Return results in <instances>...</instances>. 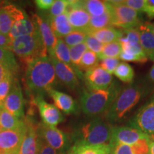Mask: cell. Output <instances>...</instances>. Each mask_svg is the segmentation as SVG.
Returning a JSON list of instances; mask_svg holds the SVG:
<instances>
[{"instance_id":"6da1fadb","label":"cell","mask_w":154,"mask_h":154,"mask_svg":"<svg viewBox=\"0 0 154 154\" xmlns=\"http://www.w3.org/2000/svg\"><path fill=\"white\" fill-rule=\"evenodd\" d=\"M25 64V84L34 96H43L56 85L57 77L50 58L38 57Z\"/></svg>"},{"instance_id":"7a4b0ae2","label":"cell","mask_w":154,"mask_h":154,"mask_svg":"<svg viewBox=\"0 0 154 154\" xmlns=\"http://www.w3.org/2000/svg\"><path fill=\"white\" fill-rule=\"evenodd\" d=\"M121 90V86L115 81L105 89L87 88L84 90L81 96V108L83 113L94 118L104 115L110 109Z\"/></svg>"},{"instance_id":"3957f363","label":"cell","mask_w":154,"mask_h":154,"mask_svg":"<svg viewBox=\"0 0 154 154\" xmlns=\"http://www.w3.org/2000/svg\"><path fill=\"white\" fill-rule=\"evenodd\" d=\"M146 87L138 83H132L121 90L103 119L110 124L121 122L139 103L146 94Z\"/></svg>"},{"instance_id":"277c9868","label":"cell","mask_w":154,"mask_h":154,"mask_svg":"<svg viewBox=\"0 0 154 154\" xmlns=\"http://www.w3.org/2000/svg\"><path fill=\"white\" fill-rule=\"evenodd\" d=\"M112 128L104 119L96 117L81 127L76 134L75 143L94 146L110 144Z\"/></svg>"},{"instance_id":"5b68a950","label":"cell","mask_w":154,"mask_h":154,"mask_svg":"<svg viewBox=\"0 0 154 154\" xmlns=\"http://www.w3.org/2000/svg\"><path fill=\"white\" fill-rule=\"evenodd\" d=\"M9 51L21 58L24 63L38 57H47V50L38 30L31 35L11 40Z\"/></svg>"},{"instance_id":"8992f818","label":"cell","mask_w":154,"mask_h":154,"mask_svg":"<svg viewBox=\"0 0 154 154\" xmlns=\"http://www.w3.org/2000/svg\"><path fill=\"white\" fill-rule=\"evenodd\" d=\"M112 7L113 26L120 29L138 28L141 24L140 13L123 4V1H109Z\"/></svg>"},{"instance_id":"52a82bcc","label":"cell","mask_w":154,"mask_h":154,"mask_svg":"<svg viewBox=\"0 0 154 154\" xmlns=\"http://www.w3.org/2000/svg\"><path fill=\"white\" fill-rule=\"evenodd\" d=\"M128 124L140 131L151 139L154 138V95L138 109Z\"/></svg>"},{"instance_id":"ba28073f","label":"cell","mask_w":154,"mask_h":154,"mask_svg":"<svg viewBox=\"0 0 154 154\" xmlns=\"http://www.w3.org/2000/svg\"><path fill=\"white\" fill-rule=\"evenodd\" d=\"M37 132L39 137L48 145L61 153H66L70 147V140L66 134L57 128L44 124H38Z\"/></svg>"},{"instance_id":"9c48e42d","label":"cell","mask_w":154,"mask_h":154,"mask_svg":"<svg viewBox=\"0 0 154 154\" xmlns=\"http://www.w3.org/2000/svg\"><path fill=\"white\" fill-rule=\"evenodd\" d=\"M66 14L74 30L82 31L86 33L91 16L83 7L82 1H68Z\"/></svg>"},{"instance_id":"30bf717a","label":"cell","mask_w":154,"mask_h":154,"mask_svg":"<svg viewBox=\"0 0 154 154\" xmlns=\"http://www.w3.org/2000/svg\"><path fill=\"white\" fill-rule=\"evenodd\" d=\"M23 119L26 125V132L19 154H38L41 143V138L37 132L38 124H34L30 117H24Z\"/></svg>"},{"instance_id":"8fae6325","label":"cell","mask_w":154,"mask_h":154,"mask_svg":"<svg viewBox=\"0 0 154 154\" xmlns=\"http://www.w3.org/2000/svg\"><path fill=\"white\" fill-rule=\"evenodd\" d=\"M33 103L38 108L42 122L51 126H56L64 121V116L55 105L47 103L43 96L34 97Z\"/></svg>"},{"instance_id":"7c38bea8","label":"cell","mask_w":154,"mask_h":154,"mask_svg":"<svg viewBox=\"0 0 154 154\" xmlns=\"http://www.w3.org/2000/svg\"><path fill=\"white\" fill-rule=\"evenodd\" d=\"M26 126L17 131H0V153L4 154H19L24 138Z\"/></svg>"},{"instance_id":"4fadbf2b","label":"cell","mask_w":154,"mask_h":154,"mask_svg":"<svg viewBox=\"0 0 154 154\" xmlns=\"http://www.w3.org/2000/svg\"><path fill=\"white\" fill-rule=\"evenodd\" d=\"M149 138L143 133L131 126H113L110 145L116 143L133 146L138 140Z\"/></svg>"},{"instance_id":"5bb4252c","label":"cell","mask_w":154,"mask_h":154,"mask_svg":"<svg viewBox=\"0 0 154 154\" xmlns=\"http://www.w3.org/2000/svg\"><path fill=\"white\" fill-rule=\"evenodd\" d=\"M84 81L89 89H105L113 84L112 74H109L99 65L90 69L84 75Z\"/></svg>"},{"instance_id":"9a60e30c","label":"cell","mask_w":154,"mask_h":154,"mask_svg":"<svg viewBox=\"0 0 154 154\" xmlns=\"http://www.w3.org/2000/svg\"><path fill=\"white\" fill-rule=\"evenodd\" d=\"M4 106L9 112L19 119H24V99L18 80L14 78L12 87L4 101Z\"/></svg>"},{"instance_id":"2e32d148","label":"cell","mask_w":154,"mask_h":154,"mask_svg":"<svg viewBox=\"0 0 154 154\" xmlns=\"http://www.w3.org/2000/svg\"><path fill=\"white\" fill-rule=\"evenodd\" d=\"M55 70L56 77L61 84L72 90H75L79 86L78 76L74 69L70 65L61 62L54 57L50 58Z\"/></svg>"},{"instance_id":"e0dca14e","label":"cell","mask_w":154,"mask_h":154,"mask_svg":"<svg viewBox=\"0 0 154 154\" xmlns=\"http://www.w3.org/2000/svg\"><path fill=\"white\" fill-rule=\"evenodd\" d=\"M33 19L47 52L49 53V58L54 57V50L58 38L54 33L47 20H44L37 14L33 15Z\"/></svg>"},{"instance_id":"ac0fdd59","label":"cell","mask_w":154,"mask_h":154,"mask_svg":"<svg viewBox=\"0 0 154 154\" xmlns=\"http://www.w3.org/2000/svg\"><path fill=\"white\" fill-rule=\"evenodd\" d=\"M26 15L24 11L12 5L0 8V33L9 35L14 22Z\"/></svg>"},{"instance_id":"d6986e66","label":"cell","mask_w":154,"mask_h":154,"mask_svg":"<svg viewBox=\"0 0 154 154\" xmlns=\"http://www.w3.org/2000/svg\"><path fill=\"white\" fill-rule=\"evenodd\" d=\"M47 94L54 102V105L66 114H73L78 112L79 106L76 101L71 96L51 88Z\"/></svg>"},{"instance_id":"ffe728a7","label":"cell","mask_w":154,"mask_h":154,"mask_svg":"<svg viewBox=\"0 0 154 154\" xmlns=\"http://www.w3.org/2000/svg\"><path fill=\"white\" fill-rule=\"evenodd\" d=\"M140 44L146 57L149 58L154 51L153 24L150 22H142L138 27Z\"/></svg>"},{"instance_id":"44dd1931","label":"cell","mask_w":154,"mask_h":154,"mask_svg":"<svg viewBox=\"0 0 154 154\" xmlns=\"http://www.w3.org/2000/svg\"><path fill=\"white\" fill-rule=\"evenodd\" d=\"M37 30L35 23L26 15L14 22L11 29L9 36L11 39H14L22 36L31 35L37 32Z\"/></svg>"},{"instance_id":"7402d4cb","label":"cell","mask_w":154,"mask_h":154,"mask_svg":"<svg viewBox=\"0 0 154 154\" xmlns=\"http://www.w3.org/2000/svg\"><path fill=\"white\" fill-rule=\"evenodd\" d=\"M47 22L57 38L64 37L74 30L69 23L66 13L54 17H48Z\"/></svg>"},{"instance_id":"603a6c76","label":"cell","mask_w":154,"mask_h":154,"mask_svg":"<svg viewBox=\"0 0 154 154\" xmlns=\"http://www.w3.org/2000/svg\"><path fill=\"white\" fill-rule=\"evenodd\" d=\"M26 126L24 119H19L9 112L4 105L0 107V131H17Z\"/></svg>"},{"instance_id":"cb8c5ba5","label":"cell","mask_w":154,"mask_h":154,"mask_svg":"<svg viewBox=\"0 0 154 154\" xmlns=\"http://www.w3.org/2000/svg\"><path fill=\"white\" fill-rule=\"evenodd\" d=\"M123 30L120 29L109 26L102 29L94 31L88 35H91L103 44L119 41L123 37Z\"/></svg>"},{"instance_id":"d4e9b609","label":"cell","mask_w":154,"mask_h":154,"mask_svg":"<svg viewBox=\"0 0 154 154\" xmlns=\"http://www.w3.org/2000/svg\"><path fill=\"white\" fill-rule=\"evenodd\" d=\"M109 26H113V13L111 3L110 8L104 14L99 17H91L86 34H88L94 31L102 29Z\"/></svg>"},{"instance_id":"484cf974","label":"cell","mask_w":154,"mask_h":154,"mask_svg":"<svg viewBox=\"0 0 154 154\" xmlns=\"http://www.w3.org/2000/svg\"><path fill=\"white\" fill-rule=\"evenodd\" d=\"M74 154H111V146L87 145L81 143H75L70 149Z\"/></svg>"},{"instance_id":"4316f807","label":"cell","mask_w":154,"mask_h":154,"mask_svg":"<svg viewBox=\"0 0 154 154\" xmlns=\"http://www.w3.org/2000/svg\"><path fill=\"white\" fill-rule=\"evenodd\" d=\"M82 4L84 9L91 17L101 16L106 12L110 8V3L109 1L87 0L82 1Z\"/></svg>"},{"instance_id":"83f0119b","label":"cell","mask_w":154,"mask_h":154,"mask_svg":"<svg viewBox=\"0 0 154 154\" xmlns=\"http://www.w3.org/2000/svg\"><path fill=\"white\" fill-rule=\"evenodd\" d=\"M113 74L122 82L132 84L134 80L135 73L133 67L126 62H121L116 69Z\"/></svg>"},{"instance_id":"f1b7e54d","label":"cell","mask_w":154,"mask_h":154,"mask_svg":"<svg viewBox=\"0 0 154 154\" xmlns=\"http://www.w3.org/2000/svg\"><path fill=\"white\" fill-rule=\"evenodd\" d=\"M87 50L88 48L85 43H82L74 47H70V59L72 66L74 69L76 74L80 75V76H82V74L79 71V67L82 57Z\"/></svg>"},{"instance_id":"f546056e","label":"cell","mask_w":154,"mask_h":154,"mask_svg":"<svg viewBox=\"0 0 154 154\" xmlns=\"http://www.w3.org/2000/svg\"><path fill=\"white\" fill-rule=\"evenodd\" d=\"M0 64L8 69L14 76L17 74L19 71V66L14 54L8 49H0Z\"/></svg>"},{"instance_id":"4dcf8cb0","label":"cell","mask_w":154,"mask_h":154,"mask_svg":"<svg viewBox=\"0 0 154 154\" xmlns=\"http://www.w3.org/2000/svg\"><path fill=\"white\" fill-rule=\"evenodd\" d=\"M99 59L98 55L93 51L87 50L82 57L81 60L79 71L80 74L82 75L83 72H86L90 69L94 68L99 65Z\"/></svg>"},{"instance_id":"1f68e13d","label":"cell","mask_w":154,"mask_h":154,"mask_svg":"<svg viewBox=\"0 0 154 154\" xmlns=\"http://www.w3.org/2000/svg\"><path fill=\"white\" fill-rule=\"evenodd\" d=\"M54 58L61 62L72 66L70 59V47H69L61 38H58L54 50Z\"/></svg>"},{"instance_id":"d6a6232c","label":"cell","mask_w":154,"mask_h":154,"mask_svg":"<svg viewBox=\"0 0 154 154\" xmlns=\"http://www.w3.org/2000/svg\"><path fill=\"white\" fill-rule=\"evenodd\" d=\"M122 48L120 41H116L104 44L101 53L98 55L99 59H104V58H119Z\"/></svg>"},{"instance_id":"836d02e7","label":"cell","mask_w":154,"mask_h":154,"mask_svg":"<svg viewBox=\"0 0 154 154\" xmlns=\"http://www.w3.org/2000/svg\"><path fill=\"white\" fill-rule=\"evenodd\" d=\"M86 36L87 34L85 32H82V31L74 30L68 35L65 36L64 37L61 38L69 47H72L78 45V44L84 43Z\"/></svg>"},{"instance_id":"e575fe53","label":"cell","mask_w":154,"mask_h":154,"mask_svg":"<svg viewBox=\"0 0 154 154\" xmlns=\"http://www.w3.org/2000/svg\"><path fill=\"white\" fill-rule=\"evenodd\" d=\"M14 76L12 74H9L0 82V103H4V101L12 87Z\"/></svg>"},{"instance_id":"d590c367","label":"cell","mask_w":154,"mask_h":154,"mask_svg":"<svg viewBox=\"0 0 154 154\" xmlns=\"http://www.w3.org/2000/svg\"><path fill=\"white\" fill-rule=\"evenodd\" d=\"M119 58H104V59H99V66L104 69L109 74H113L114 73L116 69L120 63Z\"/></svg>"},{"instance_id":"8d00e7d4","label":"cell","mask_w":154,"mask_h":154,"mask_svg":"<svg viewBox=\"0 0 154 154\" xmlns=\"http://www.w3.org/2000/svg\"><path fill=\"white\" fill-rule=\"evenodd\" d=\"M68 5V1L66 0H57L55 1L51 8L49 9V14L48 17H54L66 13Z\"/></svg>"},{"instance_id":"74e56055","label":"cell","mask_w":154,"mask_h":154,"mask_svg":"<svg viewBox=\"0 0 154 154\" xmlns=\"http://www.w3.org/2000/svg\"><path fill=\"white\" fill-rule=\"evenodd\" d=\"M84 43L86 44V47L88 48V50L93 51L96 53V54L99 55L101 53L102 49H103L104 44L101 43V42L96 39L95 38L91 35L87 34L86 37V40Z\"/></svg>"},{"instance_id":"f35d334b","label":"cell","mask_w":154,"mask_h":154,"mask_svg":"<svg viewBox=\"0 0 154 154\" xmlns=\"http://www.w3.org/2000/svg\"><path fill=\"white\" fill-rule=\"evenodd\" d=\"M151 138H143L138 140L136 143L131 146L135 154H149V145Z\"/></svg>"},{"instance_id":"ab89813d","label":"cell","mask_w":154,"mask_h":154,"mask_svg":"<svg viewBox=\"0 0 154 154\" xmlns=\"http://www.w3.org/2000/svg\"><path fill=\"white\" fill-rule=\"evenodd\" d=\"M111 146V154H135L131 146L122 143H116Z\"/></svg>"},{"instance_id":"60d3db41","label":"cell","mask_w":154,"mask_h":154,"mask_svg":"<svg viewBox=\"0 0 154 154\" xmlns=\"http://www.w3.org/2000/svg\"><path fill=\"white\" fill-rule=\"evenodd\" d=\"M146 0H126L123 1V4L130 7L138 12H143Z\"/></svg>"},{"instance_id":"b9f144b4","label":"cell","mask_w":154,"mask_h":154,"mask_svg":"<svg viewBox=\"0 0 154 154\" xmlns=\"http://www.w3.org/2000/svg\"><path fill=\"white\" fill-rule=\"evenodd\" d=\"M38 154H66V153H61L51 148V146L48 145L43 139L41 138V143H40L39 151Z\"/></svg>"},{"instance_id":"7bdbcfd3","label":"cell","mask_w":154,"mask_h":154,"mask_svg":"<svg viewBox=\"0 0 154 154\" xmlns=\"http://www.w3.org/2000/svg\"><path fill=\"white\" fill-rule=\"evenodd\" d=\"M143 12H145L150 19L154 18V0H146Z\"/></svg>"},{"instance_id":"ee69618b","label":"cell","mask_w":154,"mask_h":154,"mask_svg":"<svg viewBox=\"0 0 154 154\" xmlns=\"http://www.w3.org/2000/svg\"><path fill=\"white\" fill-rule=\"evenodd\" d=\"M11 38L9 35H6L0 33V49H5L9 50L10 48Z\"/></svg>"},{"instance_id":"f6af8a7d","label":"cell","mask_w":154,"mask_h":154,"mask_svg":"<svg viewBox=\"0 0 154 154\" xmlns=\"http://www.w3.org/2000/svg\"><path fill=\"white\" fill-rule=\"evenodd\" d=\"M54 2V0H36L35 2L38 9L47 10L51 8Z\"/></svg>"},{"instance_id":"bcb514c9","label":"cell","mask_w":154,"mask_h":154,"mask_svg":"<svg viewBox=\"0 0 154 154\" xmlns=\"http://www.w3.org/2000/svg\"><path fill=\"white\" fill-rule=\"evenodd\" d=\"M10 72L7 68H6L5 66H4L3 65L0 64V82L2 81L6 76H7L9 74H10ZM12 74V73H11ZM14 75V74H13Z\"/></svg>"},{"instance_id":"7dc6e473","label":"cell","mask_w":154,"mask_h":154,"mask_svg":"<svg viewBox=\"0 0 154 154\" xmlns=\"http://www.w3.org/2000/svg\"><path fill=\"white\" fill-rule=\"evenodd\" d=\"M148 78L151 82L154 83V64L149 70V74H148Z\"/></svg>"},{"instance_id":"c3c4849f","label":"cell","mask_w":154,"mask_h":154,"mask_svg":"<svg viewBox=\"0 0 154 154\" xmlns=\"http://www.w3.org/2000/svg\"><path fill=\"white\" fill-rule=\"evenodd\" d=\"M149 154H154V138L151 139V141H150Z\"/></svg>"},{"instance_id":"681fc988","label":"cell","mask_w":154,"mask_h":154,"mask_svg":"<svg viewBox=\"0 0 154 154\" xmlns=\"http://www.w3.org/2000/svg\"><path fill=\"white\" fill-rule=\"evenodd\" d=\"M149 59H151V61H153V62H154V51H153V53H152V54H151V56H150V57H149Z\"/></svg>"},{"instance_id":"f907efd6","label":"cell","mask_w":154,"mask_h":154,"mask_svg":"<svg viewBox=\"0 0 154 154\" xmlns=\"http://www.w3.org/2000/svg\"><path fill=\"white\" fill-rule=\"evenodd\" d=\"M66 154H74V153H72V151H70V150H69V151H67V152H66Z\"/></svg>"},{"instance_id":"816d5d0a","label":"cell","mask_w":154,"mask_h":154,"mask_svg":"<svg viewBox=\"0 0 154 154\" xmlns=\"http://www.w3.org/2000/svg\"><path fill=\"white\" fill-rule=\"evenodd\" d=\"M3 4H5V2H2V1H0V6L2 5Z\"/></svg>"},{"instance_id":"f5cc1de1","label":"cell","mask_w":154,"mask_h":154,"mask_svg":"<svg viewBox=\"0 0 154 154\" xmlns=\"http://www.w3.org/2000/svg\"><path fill=\"white\" fill-rule=\"evenodd\" d=\"M2 105H4V103H0V107H1V106H2Z\"/></svg>"},{"instance_id":"db71d44e","label":"cell","mask_w":154,"mask_h":154,"mask_svg":"<svg viewBox=\"0 0 154 154\" xmlns=\"http://www.w3.org/2000/svg\"><path fill=\"white\" fill-rule=\"evenodd\" d=\"M153 24V32H154V24Z\"/></svg>"},{"instance_id":"11a10c76","label":"cell","mask_w":154,"mask_h":154,"mask_svg":"<svg viewBox=\"0 0 154 154\" xmlns=\"http://www.w3.org/2000/svg\"><path fill=\"white\" fill-rule=\"evenodd\" d=\"M0 154H4V153H0Z\"/></svg>"}]
</instances>
